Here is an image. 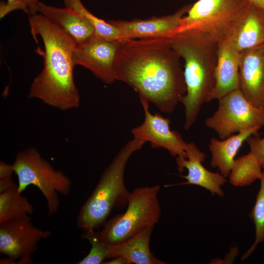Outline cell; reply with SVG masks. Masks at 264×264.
I'll return each mask as SVG.
<instances>
[{"label": "cell", "mask_w": 264, "mask_h": 264, "mask_svg": "<svg viewBox=\"0 0 264 264\" xmlns=\"http://www.w3.org/2000/svg\"><path fill=\"white\" fill-rule=\"evenodd\" d=\"M241 52L228 41L218 43L215 85L207 102L221 98L240 88L239 67Z\"/></svg>", "instance_id": "cell-15"}, {"label": "cell", "mask_w": 264, "mask_h": 264, "mask_svg": "<svg viewBox=\"0 0 264 264\" xmlns=\"http://www.w3.org/2000/svg\"><path fill=\"white\" fill-rule=\"evenodd\" d=\"M250 2V0H198L192 4L182 18L177 32L189 31L217 43L226 41Z\"/></svg>", "instance_id": "cell-5"}, {"label": "cell", "mask_w": 264, "mask_h": 264, "mask_svg": "<svg viewBox=\"0 0 264 264\" xmlns=\"http://www.w3.org/2000/svg\"><path fill=\"white\" fill-rule=\"evenodd\" d=\"M250 147V152L257 158L264 168V136L257 134L251 135L246 140Z\"/></svg>", "instance_id": "cell-26"}, {"label": "cell", "mask_w": 264, "mask_h": 264, "mask_svg": "<svg viewBox=\"0 0 264 264\" xmlns=\"http://www.w3.org/2000/svg\"><path fill=\"white\" fill-rule=\"evenodd\" d=\"M253 3L264 8V0H250Z\"/></svg>", "instance_id": "cell-30"}, {"label": "cell", "mask_w": 264, "mask_h": 264, "mask_svg": "<svg viewBox=\"0 0 264 264\" xmlns=\"http://www.w3.org/2000/svg\"><path fill=\"white\" fill-rule=\"evenodd\" d=\"M14 173L12 164L1 161L0 162V178L11 176Z\"/></svg>", "instance_id": "cell-27"}, {"label": "cell", "mask_w": 264, "mask_h": 264, "mask_svg": "<svg viewBox=\"0 0 264 264\" xmlns=\"http://www.w3.org/2000/svg\"><path fill=\"white\" fill-rule=\"evenodd\" d=\"M180 58L172 46L170 37L122 38L114 78L132 87L140 100L170 114L186 92Z\"/></svg>", "instance_id": "cell-1"}, {"label": "cell", "mask_w": 264, "mask_h": 264, "mask_svg": "<svg viewBox=\"0 0 264 264\" xmlns=\"http://www.w3.org/2000/svg\"><path fill=\"white\" fill-rule=\"evenodd\" d=\"M144 144L133 138L114 156L79 211L76 221L79 229L84 232L95 230L104 225L113 209L127 205L130 192L124 183L126 166L131 155Z\"/></svg>", "instance_id": "cell-4"}, {"label": "cell", "mask_w": 264, "mask_h": 264, "mask_svg": "<svg viewBox=\"0 0 264 264\" xmlns=\"http://www.w3.org/2000/svg\"><path fill=\"white\" fill-rule=\"evenodd\" d=\"M40 0H6L0 6V18L2 19L10 12L21 10L28 17L38 13Z\"/></svg>", "instance_id": "cell-25"}, {"label": "cell", "mask_w": 264, "mask_h": 264, "mask_svg": "<svg viewBox=\"0 0 264 264\" xmlns=\"http://www.w3.org/2000/svg\"><path fill=\"white\" fill-rule=\"evenodd\" d=\"M12 165L18 179V192L22 194L28 186H36L46 200L48 217L56 213L60 206L59 194L67 196L70 193L68 177L55 169L34 147L18 153Z\"/></svg>", "instance_id": "cell-6"}, {"label": "cell", "mask_w": 264, "mask_h": 264, "mask_svg": "<svg viewBox=\"0 0 264 264\" xmlns=\"http://www.w3.org/2000/svg\"><path fill=\"white\" fill-rule=\"evenodd\" d=\"M28 17L31 34L41 38L44 49V67L30 86L28 98L61 110L78 108L80 95L74 81L72 57L76 43L43 15Z\"/></svg>", "instance_id": "cell-2"}, {"label": "cell", "mask_w": 264, "mask_h": 264, "mask_svg": "<svg viewBox=\"0 0 264 264\" xmlns=\"http://www.w3.org/2000/svg\"><path fill=\"white\" fill-rule=\"evenodd\" d=\"M154 226L145 229L125 241L109 244L108 259L123 257L135 264H165L151 252L150 241Z\"/></svg>", "instance_id": "cell-18"}, {"label": "cell", "mask_w": 264, "mask_h": 264, "mask_svg": "<svg viewBox=\"0 0 264 264\" xmlns=\"http://www.w3.org/2000/svg\"><path fill=\"white\" fill-rule=\"evenodd\" d=\"M260 180V187L254 206L249 214L255 226V240L251 246L242 256L241 259L242 261L249 257L260 243L264 242V168Z\"/></svg>", "instance_id": "cell-23"}, {"label": "cell", "mask_w": 264, "mask_h": 264, "mask_svg": "<svg viewBox=\"0 0 264 264\" xmlns=\"http://www.w3.org/2000/svg\"><path fill=\"white\" fill-rule=\"evenodd\" d=\"M239 78L246 99L264 110V44L241 52Z\"/></svg>", "instance_id": "cell-13"}, {"label": "cell", "mask_w": 264, "mask_h": 264, "mask_svg": "<svg viewBox=\"0 0 264 264\" xmlns=\"http://www.w3.org/2000/svg\"><path fill=\"white\" fill-rule=\"evenodd\" d=\"M64 2L65 7L73 10L88 20L95 29L96 36L110 39L123 38L121 32L116 27L90 12L81 0H64Z\"/></svg>", "instance_id": "cell-22"}, {"label": "cell", "mask_w": 264, "mask_h": 264, "mask_svg": "<svg viewBox=\"0 0 264 264\" xmlns=\"http://www.w3.org/2000/svg\"><path fill=\"white\" fill-rule=\"evenodd\" d=\"M185 151L186 158L176 157V161L180 173L183 172L184 168L187 169L188 174L181 176L187 180L165 186L195 185L206 189L213 195L223 197L224 194L221 186L226 182V177L221 173L211 172L203 166L202 163L205 160V154L198 149L195 143H187Z\"/></svg>", "instance_id": "cell-14"}, {"label": "cell", "mask_w": 264, "mask_h": 264, "mask_svg": "<svg viewBox=\"0 0 264 264\" xmlns=\"http://www.w3.org/2000/svg\"><path fill=\"white\" fill-rule=\"evenodd\" d=\"M237 50L242 52L264 44V8L252 2L228 38Z\"/></svg>", "instance_id": "cell-17"}, {"label": "cell", "mask_w": 264, "mask_h": 264, "mask_svg": "<svg viewBox=\"0 0 264 264\" xmlns=\"http://www.w3.org/2000/svg\"><path fill=\"white\" fill-rule=\"evenodd\" d=\"M51 233L34 225L27 215L0 223V253L11 262L18 260L21 264H30L31 257L38 249V243L47 239Z\"/></svg>", "instance_id": "cell-9"}, {"label": "cell", "mask_w": 264, "mask_h": 264, "mask_svg": "<svg viewBox=\"0 0 264 264\" xmlns=\"http://www.w3.org/2000/svg\"><path fill=\"white\" fill-rule=\"evenodd\" d=\"M119 40L95 36L84 44L76 45L72 56L75 66H83L103 82L112 84L115 81L114 65Z\"/></svg>", "instance_id": "cell-10"}, {"label": "cell", "mask_w": 264, "mask_h": 264, "mask_svg": "<svg viewBox=\"0 0 264 264\" xmlns=\"http://www.w3.org/2000/svg\"><path fill=\"white\" fill-rule=\"evenodd\" d=\"M261 128L256 127L221 140L211 138L208 145L211 154L210 166L218 168L224 177L228 176L235 157L243 142L251 135L257 134Z\"/></svg>", "instance_id": "cell-19"}, {"label": "cell", "mask_w": 264, "mask_h": 264, "mask_svg": "<svg viewBox=\"0 0 264 264\" xmlns=\"http://www.w3.org/2000/svg\"><path fill=\"white\" fill-rule=\"evenodd\" d=\"M39 13L59 27L75 42L84 44L96 36L95 29L84 16L69 8H59L40 2Z\"/></svg>", "instance_id": "cell-16"}, {"label": "cell", "mask_w": 264, "mask_h": 264, "mask_svg": "<svg viewBox=\"0 0 264 264\" xmlns=\"http://www.w3.org/2000/svg\"><path fill=\"white\" fill-rule=\"evenodd\" d=\"M140 100L144 112V120L132 130L133 138L145 143L149 142L153 148H164L174 157L186 158L187 143L178 132L170 129V120L158 113H151L149 103Z\"/></svg>", "instance_id": "cell-11"}, {"label": "cell", "mask_w": 264, "mask_h": 264, "mask_svg": "<svg viewBox=\"0 0 264 264\" xmlns=\"http://www.w3.org/2000/svg\"><path fill=\"white\" fill-rule=\"evenodd\" d=\"M104 264H131V263L127 258L123 257H117L112 258L108 261H104Z\"/></svg>", "instance_id": "cell-29"}, {"label": "cell", "mask_w": 264, "mask_h": 264, "mask_svg": "<svg viewBox=\"0 0 264 264\" xmlns=\"http://www.w3.org/2000/svg\"><path fill=\"white\" fill-rule=\"evenodd\" d=\"M263 167L257 158L249 152L235 160L229 175V181L235 187H244L260 179Z\"/></svg>", "instance_id": "cell-21"}, {"label": "cell", "mask_w": 264, "mask_h": 264, "mask_svg": "<svg viewBox=\"0 0 264 264\" xmlns=\"http://www.w3.org/2000/svg\"><path fill=\"white\" fill-rule=\"evenodd\" d=\"M84 239L87 240L91 244L89 253L77 264H101L108 259L109 244L100 238L99 232L95 230L84 232Z\"/></svg>", "instance_id": "cell-24"}, {"label": "cell", "mask_w": 264, "mask_h": 264, "mask_svg": "<svg viewBox=\"0 0 264 264\" xmlns=\"http://www.w3.org/2000/svg\"><path fill=\"white\" fill-rule=\"evenodd\" d=\"M218 108L205 124L215 131L220 139L235 132L264 126V110L250 103L240 88L218 99Z\"/></svg>", "instance_id": "cell-8"}, {"label": "cell", "mask_w": 264, "mask_h": 264, "mask_svg": "<svg viewBox=\"0 0 264 264\" xmlns=\"http://www.w3.org/2000/svg\"><path fill=\"white\" fill-rule=\"evenodd\" d=\"M192 4L181 7L172 14L131 21L111 20L109 22L121 32L123 38L142 39L171 37L179 29L182 18Z\"/></svg>", "instance_id": "cell-12"}, {"label": "cell", "mask_w": 264, "mask_h": 264, "mask_svg": "<svg viewBox=\"0 0 264 264\" xmlns=\"http://www.w3.org/2000/svg\"><path fill=\"white\" fill-rule=\"evenodd\" d=\"M160 189L158 185L134 188L129 194L125 212L104 224L99 232L101 239L108 244H115L154 226L161 215L158 199Z\"/></svg>", "instance_id": "cell-7"}, {"label": "cell", "mask_w": 264, "mask_h": 264, "mask_svg": "<svg viewBox=\"0 0 264 264\" xmlns=\"http://www.w3.org/2000/svg\"><path fill=\"white\" fill-rule=\"evenodd\" d=\"M170 38L172 47L184 61L186 92L180 103L185 107L184 128L187 130L214 88L218 43L187 30L178 31Z\"/></svg>", "instance_id": "cell-3"}, {"label": "cell", "mask_w": 264, "mask_h": 264, "mask_svg": "<svg viewBox=\"0 0 264 264\" xmlns=\"http://www.w3.org/2000/svg\"><path fill=\"white\" fill-rule=\"evenodd\" d=\"M27 198L18 192V185L0 193V223L33 214Z\"/></svg>", "instance_id": "cell-20"}, {"label": "cell", "mask_w": 264, "mask_h": 264, "mask_svg": "<svg viewBox=\"0 0 264 264\" xmlns=\"http://www.w3.org/2000/svg\"><path fill=\"white\" fill-rule=\"evenodd\" d=\"M12 177V176L0 178V193L17 185Z\"/></svg>", "instance_id": "cell-28"}]
</instances>
